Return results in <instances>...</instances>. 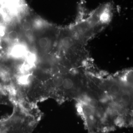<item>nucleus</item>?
<instances>
[{"label": "nucleus", "instance_id": "nucleus-1", "mask_svg": "<svg viewBox=\"0 0 133 133\" xmlns=\"http://www.w3.org/2000/svg\"><path fill=\"white\" fill-rule=\"evenodd\" d=\"M5 16L3 14L2 6L1 0H0V35L2 33L5 24Z\"/></svg>", "mask_w": 133, "mask_h": 133}]
</instances>
